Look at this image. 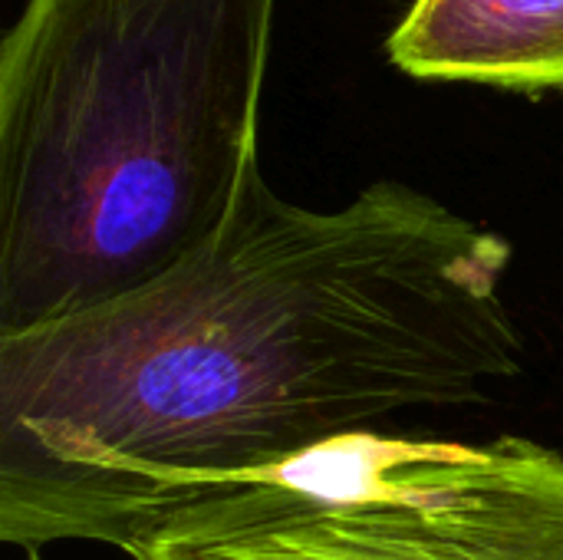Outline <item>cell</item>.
<instances>
[{"mask_svg":"<svg viewBox=\"0 0 563 560\" xmlns=\"http://www.w3.org/2000/svg\"><path fill=\"white\" fill-rule=\"evenodd\" d=\"M129 558L563 560V452L346 436L198 495Z\"/></svg>","mask_w":563,"mask_h":560,"instance_id":"obj_3","label":"cell"},{"mask_svg":"<svg viewBox=\"0 0 563 560\" xmlns=\"http://www.w3.org/2000/svg\"><path fill=\"white\" fill-rule=\"evenodd\" d=\"M277 0H26L0 50V337L198 251L257 158Z\"/></svg>","mask_w":563,"mask_h":560,"instance_id":"obj_2","label":"cell"},{"mask_svg":"<svg viewBox=\"0 0 563 560\" xmlns=\"http://www.w3.org/2000/svg\"><path fill=\"white\" fill-rule=\"evenodd\" d=\"M23 560H40V554H36V551H26V558Z\"/></svg>","mask_w":563,"mask_h":560,"instance_id":"obj_5","label":"cell"},{"mask_svg":"<svg viewBox=\"0 0 563 560\" xmlns=\"http://www.w3.org/2000/svg\"><path fill=\"white\" fill-rule=\"evenodd\" d=\"M389 59L419 79L563 89V0H416Z\"/></svg>","mask_w":563,"mask_h":560,"instance_id":"obj_4","label":"cell"},{"mask_svg":"<svg viewBox=\"0 0 563 560\" xmlns=\"http://www.w3.org/2000/svg\"><path fill=\"white\" fill-rule=\"evenodd\" d=\"M511 244L376 182L336 211L261 165L158 281L0 337V541L119 551L198 495L525 373Z\"/></svg>","mask_w":563,"mask_h":560,"instance_id":"obj_1","label":"cell"}]
</instances>
